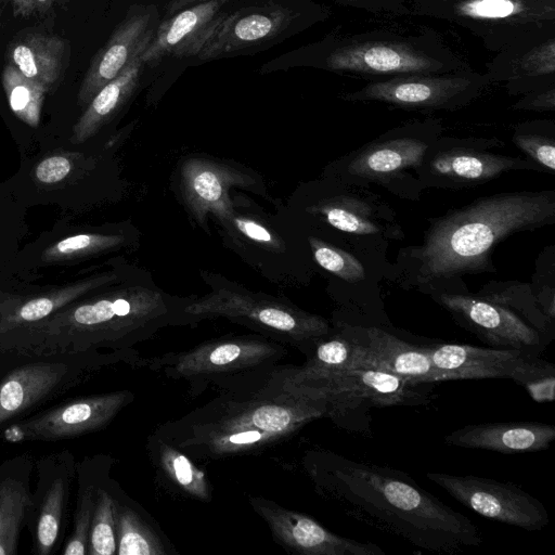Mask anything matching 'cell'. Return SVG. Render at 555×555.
<instances>
[{"label": "cell", "mask_w": 555, "mask_h": 555, "mask_svg": "<svg viewBox=\"0 0 555 555\" xmlns=\"http://www.w3.org/2000/svg\"><path fill=\"white\" fill-rule=\"evenodd\" d=\"M310 468L319 493L348 517L416 548L452 555L482 542L477 525L402 470L333 452L314 453Z\"/></svg>", "instance_id": "6da1fadb"}, {"label": "cell", "mask_w": 555, "mask_h": 555, "mask_svg": "<svg viewBox=\"0 0 555 555\" xmlns=\"http://www.w3.org/2000/svg\"><path fill=\"white\" fill-rule=\"evenodd\" d=\"M231 385L154 435L191 459L215 461L263 450L327 415L324 399L284 388L276 366L256 387Z\"/></svg>", "instance_id": "7a4b0ae2"}, {"label": "cell", "mask_w": 555, "mask_h": 555, "mask_svg": "<svg viewBox=\"0 0 555 555\" xmlns=\"http://www.w3.org/2000/svg\"><path fill=\"white\" fill-rule=\"evenodd\" d=\"M555 221V192L483 196L434 219L422 244L406 255L415 284H442L463 274L495 271L490 251L509 235Z\"/></svg>", "instance_id": "3957f363"}, {"label": "cell", "mask_w": 555, "mask_h": 555, "mask_svg": "<svg viewBox=\"0 0 555 555\" xmlns=\"http://www.w3.org/2000/svg\"><path fill=\"white\" fill-rule=\"evenodd\" d=\"M190 300V297L172 296L153 282L141 280L109 297L77 307L66 331L33 344L26 353L81 356L106 348L138 354L132 348L162 328L192 324L185 313Z\"/></svg>", "instance_id": "277c9868"}, {"label": "cell", "mask_w": 555, "mask_h": 555, "mask_svg": "<svg viewBox=\"0 0 555 555\" xmlns=\"http://www.w3.org/2000/svg\"><path fill=\"white\" fill-rule=\"evenodd\" d=\"M320 62L328 70L369 81L472 68L428 27L408 34L373 29L335 36L323 44Z\"/></svg>", "instance_id": "5b68a950"}, {"label": "cell", "mask_w": 555, "mask_h": 555, "mask_svg": "<svg viewBox=\"0 0 555 555\" xmlns=\"http://www.w3.org/2000/svg\"><path fill=\"white\" fill-rule=\"evenodd\" d=\"M185 313L193 325L202 320L223 318L297 348H308L330 333L324 318L240 286L214 287L202 297L191 298Z\"/></svg>", "instance_id": "8992f818"}, {"label": "cell", "mask_w": 555, "mask_h": 555, "mask_svg": "<svg viewBox=\"0 0 555 555\" xmlns=\"http://www.w3.org/2000/svg\"><path fill=\"white\" fill-rule=\"evenodd\" d=\"M412 16L453 24L490 52L555 28V0H410Z\"/></svg>", "instance_id": "52a82bcc"}, {"label": "cell", "mask_w": 555, "mask_h": 555, "mask_svg": "<svg viewBox=\"0 0 555 555\" xmlns=\"http://www.w3.org/2000/svg\"><path fill=\"white\" fill-rule=\"evenodd\" d=\"M287 353L286 345L262 336H227L202 343L192 349L143 360L142 365L172 379L197 385L224 383L275 365Z\"/></svg>", "instance_id": "ba28073f"}, {"label": "cell", "mask_w": 555, "mask_h": 555, "mask_svg": "<svg viewBox=\"0 0 555 555\" xmlns=\"http://www.w3.org/2000/svg\"><path fill=\"white\" fill-rule=\"evenodd\" d=\"M282 386L327 403V415L337 418L350 409L421 406L433 400L423 383L373 369H349L332 373L288 376L278 370Z\"/></svg>", "instance_id": "9c48e42d"}, {"label": "cell", "mask_w": 555, "mask_h": 555, "mask_svg": "<svg viewBox=\"0 0 555 555\" xmlns=\"http://www.w3.org/2000/svg\"><path fill=\"white\" fill-rule=\"evenodd\" d=\"M440 131L439 120L395 128L341 159L340 175L347 182L375 183L399 194V184L414 178L412 171L417 176L427 149Z\"/></svg>", "instance_id": "30bf717a"}, {"label": "cell", "mask_w": 555, "mask_h": 555, "mask_svg": "<svg viewBox=\"0 0 555 555\" xmlns=\"http://www.w3.org/2000/svg\"><path fill=\"white\" fill-rule=\"evenodd\" d=\"M491 83L470 69L443 74H411L372 80L344 95L351 102H379L410 111H454L479 98Z\"/></svg>", "instance_id": "8fae6325"}, {"label": "cell", "mask_w": 555, "mask_h": 555, "mask_svg": "<svg viewBox=\"0 0 555 555\" xmlns=\"http://www.w3.org/2000/svg\"><path fill=\"white\" fill-rule=\"evenodd\" d=\"M503 145L496 139H436L427 149L417 178L421 186L463 189L483 184L501 175L521 169L539 170L529 158L489 152Z\"/></svg>", "instance_id": "7c38bea8"}, {"label": "cell", "mask_w": 555, "mask_h": 555, "mask_svg": "<svg viewBox=\"0 0 555 555\" xmlns=\"http://www.w3.org/2000/svg\"><path fill=\"white\" fill-rule=\"evenodd\" d=\"M426 477L482 517L528 531L542 530L548 524L542 502L516 483L446 473H427Z\"/></svg>", "instance_id": "4fadbf2b"}, {"label": "cell", "mask_w": 555, "mask_h": 555, "mask_svg": "<svg viewBox=\"0 0 555 555\" xmlns=\"http://www.w3.org/2000/svg\"><path fill=\"white\" fill-rule=\"evenodd\" d=\"M134 395L118 390L67 401L4 429L9 442L54 441L96 431L107 426Z\"/></svg>", "instance_id": "5bb4252c"}, {"label": "cell", "mask_w": 555, "mask_h": 555, "mask_svg": "<svg viewBox=\"0 0 555 555\" xmlns=\"http://www.w3.org/2000/svg\"><path fill=\"white\" fill-rule=\"evenodd\" d=\"M254 511L267 522L273 539L304 555H385L371 542H359L333 533L313 518L263 498L250 496Z\"/></svg>", "instance_id": "9a60e30c"}, {"label": "cell", "mask_w": 555, "mask_h": 555, "mask_svg": "<svg viewBox=\"0 0 555 555\" xmlns=\"http://www.w3.org/2000/svg\"><path fill=\"white\" fill-rule=\"evenodd\" d=\"M460 325L493 348L519 349L531 353L540 346L539 332L511 308L485 297L440 293L435 296Z\"/></svg>", "instance_id": "2e32d148"}, {"label": "cell", "mask_w": 555, "mask_h": 555, "mask_svg": "<svg viewBox=\"0 0 555 555\" xmlns=\"http://www.w3.org/2000/svg\"><path fill=\"white\" fill-rule=\"evenodd\" d=\"M341 331L354 345L352 369L385 371L415 383L441 382L423 346L406 343L377 327L345 325Z\"/></svg>", "instance_id": "e0dca14e"}, {"label": "cell", "mask_w": 555, "mask_h": 555, "mask_svg": "<svg viewBox=\"0 0 555 555\" xmlns=\"http://www.w3.org/2000/svg\"><path fill=\"white\" fill-rule=\"evenodd\" d=\"M82 371L77 363L61 360L26 363L12 370L0 382V426L77 384Z\"/></svg>", "instance_id": "ac0fdd59"}, {"label": "cell", "mask_w": 555, "mask_h": 555, "mask_svg": "<svg viewBox=\"0 0 555 555\" xmlns=\"http://www.w3.org/2000/svg\"><path fill=\"white\" fill-rule=\"evenodd\" d=\"M255 184L254 177L246 171L208 158H188L181 166V193L188 210L201 225L205 224L208 214L222 222L234 209L231 188L247 189Z\"/></svg>", "instance_id": "d6986e66"}, {"label": "cell", "mask_w": 555, "mask_h": 555, "mask_svg": "<svg viewBox=\"0 0 555 555\" xmlns=\"http://www.w3.org/2000/svg\"><path fill=\"white\" fill-rule=\"evenodd\" d=\"M485 74L492 82H505L511 95L555 83V28L518 41L487 64Z\"/></svg>", "instance_id": "ffe728a7"}, {"label": "cell", "mask_w": 555, "mask_h": 555, "mask_svg": "<svg viewBox=\"0 0 555 555\" xmlns=\"http://www.w3.org/2000/svg\"><path fill=\"white\" fill-rule=\"evenodd\" d=\"M225 0L194 3L165 20L154 31L141 55L143 64L155 65L165 56L198 55L205 43L227 16Z\"/></svg>", "instance_id": "44dd1931"}, {"label": "cell", "mask_w": 555, "mask_h": 555, "mask_svg": "<svg viewBox=\"0 0 555 555\" xmlns=\"http://www.w3.org/2000/svg\"><path fill=\"white\" fill-rule=\"evenodd\" d=\"M151 12L129 14L92 59L81 82L78 99L88 103L108 81L149 46L155 31Z\"/></svg>", "instance_id": "7402d4cb"}, {"label": "cell", "mask_w": 555, "mask_h": 555, "mask_svg": "<svg viewBox=\"0 0 555 555\" xmlns=\"http://www.w3.org/2000/svg\"><path fill=\"white\" fill-rule=\"evenodd\" d=\"M297 14L276 4L238 10L227 15L198 53L201 60L262 43L287 28Z\"/></svg>", "instance_id": "603a6c76"}, {"label": "cell", "mask_w": 555, "mask_h": 555, "mask_svg": "<svg viewBox=\"0 0 555 555\" xmlns=\"http://www.w3.org/2000/svg\"><path fill=\"white\" fill-rule=\"evenodd\" d=\"M423 348L441 382L511 378L518 363L532 354L519 349L482 348L463 344H434Z\"/></svg>", "instance_id": "cb8c5ba5"}, {"label": "cell", "mask_w": 555, "mask_h": 555, "mask_svg": "<svg viewBox=\"0 0 555 555\" xmlns=\"http://www.w3.org/2000/svg\"><path fill=\"white\" fill-rule=\"evenodd\" d=\"M555 426L540 422H495L465 425L447 436L446 444L504 454L547 450Z\"/></svg>", "instance_id": "d4e9b609"}, {"label": "cell", "mask_w": 555, "mask_h": 555, "mask_svg": "<svg viewBox=\"0 0 555 555\" xmlns=\"http://www.w3.org/2000/svg\"><path fill=\"white\" fill-rule=\"evenodd\" d=\"M8 55L24 76L49 89L65 70L67 43L59 36L31 33L12 42Z\"/></svg>", "instance_id": "484cf974"}, {"label": "cell", "mask_w": 555, "mask_h": 555, "mask_svg": "<svg viewBox=\"0 0 555 555\" xmlns=\"http://www.w3.org/2000/svg\"><path fill=\"white\" fill-rule=\"evenodd\" d=\"M137 55L114 79L92 98L76 126V135L86 139L94 133L130 99L138 87L143 62Z\"/></svg>", "instance_id": "4316f807"}, {"label": "cell", "mask_w": 555, "mask_h": 555, "mask_svg": "<svg viewBox=\"0 0 555 555\" xmlns=\"http://www.w3.org/2000/svg\"><path fill=\"white\" fill-rule=\"evenodd\" d=\"M149 450L160 473L181 492L209 502L212 490L206 474L183 451L152 434Z\"/></svg>", "instance_id": "83f0119b"}, {"label": "cell", "mask_w": 555, "mask_h": 555, "mask_svg": "<svg viewBox=\"0 0 555 555\" xmlns=\"http://www.w3.org/2000/svg\"><path fill=\"white\" fill-rule=\"evenodd\" d=\"M309 210L321 216L328 224L343 232L374 235L382 231L375 218L374 207L357 196L326 197L319 201Z\"/></svg>", "instance_id": "f1b7e54d"}, {"label": "cell", "mask_w": 555, "mask_h": 555, "mask_svg": "<svg viewBox=\"0 0 555 555\" xmlns=\"http://www.w3.org/2000/svg\"><path fill=\"white\" fill-rule=\"evenodd\" d=\"M31 505L27 487L14 478L0 482V555H14L22 524Z\"/></svg>", "instance_id": "f546056e"}, {"label": "cell", "mask_w": 555, "mask_h": 555, "mask_svg": "<svg viewBox=\"0 0 555 555\" xmlns=\"http://www.w3.org/2000/svg\"><path fill=\"white\" fill-rule=\"evenodd\" d=\"M118 555H168L169 551L154 529L130 506L117 504Z\"/></svg>", "instance_id": "4dcf8cb0"}, {"label": "cell", "mask_w": 555, "mask_h": 555, "mask_svg": "<svg viewBox=\"0 0 555 555\" xmlns=\"http://www.w3.org/2000/svg\"><path fill=\"white\" fill-rule=\"evenodd\" d=\"M117 504L105 489H96L88 551L90 555H114L117 552Z\"/></svg>", "instance_id": "1f68e13d"}, {"label": "cell", "mask_w": 555, "mask_h": 555, "mask_svg": "<svg viewBox=\"0 0 555 555\" xmlns=\"http://www.w3.org/2000/svg\"><path fill=\"white\" fill-rule=\"evenodd\" d=\"M65 494V480L57 477L52 481L46 493L37 521L36 546L41 555L49 554L59 538Z\"/></svg>", "instance_id": "d6a6232c"}, {"label": "cell", "mask_w": 555, "mask_h": 555, "mask_svg": "<svg viewBox=\"0 0 555 555\" xmlns=\"http://www.w3.org/2000/svg\"><path fill=\"white\" fill-rule=\"evenodd\" d=\"M2 85L12 111L27 120H35L47 89L24 76L10 63L3 68Z\"/></svg>", "instance_id": "836d02e7"}, {"label": "cell", "mask_w": 555, "mask_h": 555, "mask_svg": "<svg viewBox=\"0 0 555 555\" xmlns=\"http://www.w3.org/2000/svg\"><path fill=\"white\" fill-rule=\"evenodd\" d=\"M511 379L524 387L533 401H554L555 366L551 362L529 354L518 363Z\"/></svg>", "instance_id": "e575fe53"}, {"label": "cell", "mask_w": 555, "mask_h": 555, "mask_svg": "<svg viewBox=\"0 0 555 555\" xmlns=\"http://www.w3.org/2000/svg\"><path fill=\"white\" fill-rule=\"evenodd\" d=\"M309 244L317 263L349 283H357L365 278L363 264L351 254L310 236Z\"/></svg>", "instance_id": "d590c367"}, {"label": "cell", "mask_w": 555, "mask_h": 555, "mask_svg": "<svg viewBox=\"0 0 555 555\" xmlns=\"http://www.w3.org/2000/svg\"><path fill=\"white\" fill-rule=\"evenodd\" d=\"M513 142L529 156V159L554 173L555 141L553 134L529 130L527 124H524L515 129Z\"/></svg>", "instance_id": "8d00e7d4"}, {"label": "cell", "mask_w": 555, "mask_h": 555, "mask_svg": "<svg viewBox=\"0 0 555 555\" xmlns=\"http://www.w3.org/2000/svg\"><path fill=\"white\" fill-rule=\"evenodd\" d=\"M95 498L96 490L93 487H88L79 493L74 531L65 545L63 554L83 555L87 553Z\"/></svg>", "instance_id": "74e56055"}, {"label": "cell", "mask_w": 555, "mask_h": 555, "mask_svg": "<svg viewBox=\"0 0 555 555\" xmlns=\"http://www.w3.org/2000/svg\"><path fill=\"white\" fill-rule=\"evenodd\" d=\"M227 229L233 230L244 237L271 248H280L281 240L266 228L261 222L246 216L235 212L233 209L229 216L221 222Z\"/></svg>", "instance_id": "f35d334b"}, {"label": "cell", "mask_w": 555, "mask_h": 555, "mask_svg": "<svg viewBox=\"0 0 555 555\" xmlns=\"http://www.w3.org/2000/svg\"><path fill=\"white\" fill-rule=\"evenodd\" d=\"M343 5L391 17L412 16L410 0H334Z\"/></svg>", "instance_id": "ab89813d"}, {"label": "cell", "mask_w": 555, "mask_h": 555, "mask_svg": "<svg viewBox=\"0 0 555 555\" xmlns=\"http://www.w3.org/2000/svg\"><path fill=\"white\" fill-rule=\"evenodd\" d=\"M513 105L514 109L553 112L555 109V83L531 90Z\"/></svg>", "instance_id": "60d3db41"}, {"label": "cell", "mask_w": 555, "mask_h": 555, "mask_svg": "<svg viewBox=\"0 0 555 555\" xmlns=\"http://www.w3.org/2000/svg\"><path fill=\"white\" fill-rule=\"evenodd\" d=\"M70 162L62 156H53L42 160L36 168V177L43 183H55L63 180L70 171Z\"/></svg>", "instance_id": "b9f144b4"}, {"label": "cell", "mask_w": 555, "mask_h": 555, "mask_svg": "<svg viewBox=\"0 0 555 555\" xmlns=\"http://www.w3.org/2000/svg\"><path fill=\"white\" fill-rule=\"evenodd\" d=\"M54 308L55 304L50 298L33 299L21 307L16 319L23 322H37L51 314Z\"/></svg>", "instance_id": "7bdbcfd3"}, {"label": "cell", "mask_w": 555, "mask_h": 555, "mask_svg": "<svg viewBox=\"0 0 555 555\" xmlns=\"http://www.w3.org/2000/svg\"><path fill=\"white\" fill-rule=\"evenodd\" d=\"M53 2L54 0H11L14 16L24 18L44 14Z\"/></svg>", "instance_id": "ee69618b"}, {"label": "cell", "mask_w": 555, "mask_h": 555, "mask_svg": "<svg viewBox=\"0 0 555 555\" xmlns=\"http://www.w3.org/2000/svg\"><path fill=\"white\" fill-rule=\"evenodd\" d=\"M206 0H173L170 5L168 7L169 13H175L180 9H183L184 7L192 5L194 3L203 2Z\"/></svg>", "instance_id": "f6af8a7d"}]
</instances>
